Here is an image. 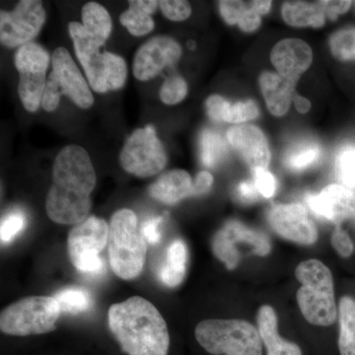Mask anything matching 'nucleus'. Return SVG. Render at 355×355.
<instances>
[{
    "instance_id": "37",
    "label": "nucleus",
    "mask_w": 355,
    "mask_h": 355,
    "mask_svg": "<svg viewBox=\"0 0 355 355\" xmlns=\"http://www.w3.org/2000/svg\"><path fill=\"white\" fill-rule=\"evenodd\" d=\"M26 225V217L20 210H13L2 218L0 239L2 244H8L15 239Z\"/></svg>"
},
{
    "instance_id": "20",
    "label": "nucleus",
    "mask_w": 355,
    "mask_h": 355,
    "mask_svg": "<svg viewBox=\"0 0 355 355\" xmlns=\"http://www.w3.org/2000/svg\"><path fill=\"white\" fill-rule=\"evenodd\" d=\"M193 182L188 172L175 169L159 177L148 189L154 200L167 205H176L193 196Z\"/></svg>"
},
{
    "instance_id": "7",
    "label": "nucleus",
    "mask_w": 355,
    "mask_h": 355,
    "mask_svg": "<svg viewBox=\"0 0 355 355\" xmlns=\"http://www.w3.org/2000/svg\"><path fill=\"white\" fill-rule=\"evenodd\" d=\"M108 243V223L99 217L89 216L74 226L67 238V252L72 265L85 275H101L104 263L100 253Z\"/></svg>"
},
{
    "instance_id": "23",
    "label": "nucleus",
    "mask_w": 355,
    "mask_h": 355,
    "mask_svg": "<svg viewBox=\"0 0 355 355\" xmlns=\"http://www.w3.org/2000/svg\"><path fill=\"white\" fill-rule=\"evenodd\" d=\"M323 156V147L314 139L292 142L282 154V164L288 171L301 173L315 167Z\"/></svg>"
},
{
    "instance_id": "31",
    "label": "nucleus",
    "mask_w": 355,
    "mask_h": 355,
    "mask_svg": "<svg viewBox=\"0 0 355 355\" xmlns=\"http://www.w3.org/2000/svg\"><path fill=\"white\" fill-rule=\"evenodd\" d=\"M331 55L340 62H355V28H343L329 40Z\"/></svg>"
},
{
    "instance_id": "14",
    "label": "nucleus",
    "mask_w": 355,
    "mask_h": 355,
    "mask_svg": "<svg viewBox=\"0 0 355 355\" xmlns=\"http://www.w3.org/2000/svg\"><path fill=\"white\" fill-rule=\"evenodd\" d=\"M226 140L243 162L252 170H268L272 151L265 132L253 123L233 125L226 132Z\"/></svg>"
},
{
    "instance_id": "12",
    "label": "nucleus",
    "mask_w": 355,
    "mask_h": 355,
    "mask_svg": "<svg viewBox=\"0 0 355 355\" xmlns=\"http://www.w3.org/2000/svg\"><path fill=\"white\" fill-rule=\"evenodd\" d=\"M268 221L277 234L288 241L300 245L314 244L318 230L308 210L301 203L273 205L268 214Z\"/></svg>"
},
{
    "instance_id": "25",
    "label": "nucleus",
    "mask_w": 355,
    "mask_h": 355,
    "mask_svg": "<svg viewBox=\"0 0 355 355\" xmlns=\"http://www.w3.org/2000/svg\"><path fill=\"white\" fill-rule=\"evenodd\" d=\"M188 250L182 240H175L167 250V257L161 268V282L168 287H177L183 282L186 277Z\"/></svg>"
},
{
    "instance_id": "15",
    "label": "nucleus",
    "mask_w": 355,
    "mask_h": 355,
    "mask_svg": "<svg viewBox=\"0 0 355 355\" xmlns=\"http://www.w3.org/2000/svg\"><path fill=\"white\" fill-rule=\"evenodd\" d=\"M306 203L315 216L336 226L355 222V191L343 184H329L320 193H308Z\"/></svg>"
},
{
    "instance_id": "33",
    "label": "nucleus",
    "mask_w": 355,
    "mask_h": 355,
    "mask_svg": "<svg viewBox=\"0 0 355 355\" xmlns=\"http://www.w3.org/2000/svg\"><path fill=\"white\" fill-rule=\"evenodd\" d=\"M336 179L340 184L355 190V146L340 147L335 159Z\"/></svg>"
},
{
    "instance_id": "21",
    "label": "nucleus",
    "mask_w": 355,
    "mask_h": 355,
    "mask_svg": "<svg viewBox=\"0 0 355 355\" xmlns=\"http://www.w3.org/2000/svg\"><path fill=\"white\" fill-rule=\"evenodd\" d=\"M258 331L266 355H302L298 345L279 336L277 313L270 306H261L259 310Z\"/></svg>"
},
{
    "instance_id": "5",
    "label": "nucleus",
    "mask_w": 355,
    "mask_h": 355,
    "mask_svg": "<svg viewBox=\"0 0 355 355\" xmlns=\"http://www.w3.org/2000/svg\"><path fill=\"white\" fill-rule=\"evenodd\" d=\"M195 336L212 355H263L260 333L244 320H205L198 324Z\"/></svg>"
},
{
    "instance_id": "10",
    "label": "nucleus",
    "mask_w": 355,
    "mask_h": 355,
    "mask_svg": "<svg viewBox=\"0 0 355 355\" xmlns=\"http://www.w3.org/2000/svg\"><path fill=\"white\" fill-rule=\"evenodd\" d=\"M46 21L43 2L22 0L12 11L0 13V41L7 48L32 43Z\"/></svg>"
},
{
    "instance_id": "47",
    "label": "nucleus",
    "mask_w": 355,
    "mask_h": 355,
    "mask_svg": "<svg viewBox=\"0 0 355 355\" xmlns=\"http://www.w3.org/2000/svg\"><path fill=\"white\" fill-rule=\"evenodd\" d=\"M354 3H355V2H354Z\"/></svg>"
},
{
    "instance_id": "4",
    "label": "nucleus",
    "mask_w": 355,
    "mask_h": 355,
    "mask_svg": "<svg viewBox=\"0 0 355 355\" xmlns=\"http://www.w3.org/2000/svg\"><path fill=\"white\" fill-rule=\"evenodd\" d=\"M108 245L114 275L125 280L139 277L146 263V241L132 210L114 212L109 225Z\"/></svg>"
},
{
    "instance_id": "24",
    "label": "nucleus",
    "mask_w": 355,
    "mask_h": 355,
    "mask_svg": "<svg viewBox=\"0 0 355 355\" xmlns=\"http://www.w3.org/2000/svg\"><path fill=\"white\" fill-rule=\"evenodd\" d=\"M221 231L235 247L237 243L249 245L251 246L252 253L257 256L265 257L270 254L272 250V245L268 236L261 231L248 227L242 222L228 221Z\"/></svg>"
},
{
    "instance_id": "45",
    "label": "nucleus",
    "mask_w": 355,
    "mask_h": 355,
    "mask_svg": "<svg viewBox=\"0 0 355 355\" xmlns=\"http://www.w3.org/2000/svg\"><path fill=\"white\" fill-rule=\"evenodd\" d=\"M327 16L329 20H336L338 16L347 13L352 6V1H336V0H324Z\"/></svg>"
},
{
    "instance_id": "13",
    "label": "nucleus",
    "mask_w": 355,
    "mask_h": 355,
    "mask_svg": "<svg viewBox=\"0 0 355 355\" xmlns=\"http://www.w3.org/2000/svg\"><path fill=\"white\" fill-rule=\"evenodd\" d=\"M181 46L171 37L156 36L142 44L133 60V76L140 81H148L173 67L182 57Z\"/></svg>"
},
{
    "instance_id": "35",
    "label": "nucleus",
    "mask_w": 355,
    "mask_h": 355,
    "mask_svg": "<svg viewBox=\"0 0 355 355\" xmlns=\"http://www.w3.org/2000/svg\"><path fill=\"white\" fill-rule=\"evenodd\" d=\"M187 95H188V84L182 76L168 77L161 86V101L169 106L179 104L183 101Z\"/></svg>"
},
{
    "instance_id": "28",
    "label": "nucleus",
    "mask_w": 355,
    "mask_h": 355,
    "mask_svg": "<svg viewBox=\"0 0 355 355\" xmlns=\"http://www.w3.org/2000/svg\"><path fill=\"white\" fill-rule=\"evenodd\" d=\"M227 140L216 130H203L200 139V155L202 165L207 168L216 167L227 155Z\"/></svg>"
},
{
    "instance_id": "43",
    "label": "nucleus",
    "mask_w": 355,
    "mask_h": 355,
    "mask_svg": "<svg viewBox=\"0 0 355 355\" xmlns=\"http://www.w3.org/2000/svg\"><path fill=\"white\" fill-rule=\"evenodd\" d=\"M236 197L238 198L240 202L251 203L258 200L260 193H259L253 180H251V181L247 180V181H242L241 183L238 184L237 189H236Z\"/></svg>"
},
{
    "instance_id": "36",
    "label": "nucleus",
    "mask_w": 355,
    "mask_h": 355,
    "mask_svg": "<svg viewBox=\"0 0 355 355\" xmlns=\"http://www.w3.org/2000/svg\"><path fill=\"white\" fill-rule=\"evenodd\" d=\"M128 65L125 60L116 53H108V76L107 85L109 91L123 88L127 81Z\"/></svg>"
},
{
    "instance_id": "17",
    "label": "nucleus",
    "mask_w": 355,
    "mask_h": 355,
    "mask_svg": "<svg viewBox=\"0 0 355 355\" xmlns=\"http://www.w3.org/2000/svg\"><path fill=\"white\" fill-rule=\"evenodd\" d=\"M51 71L58 77L64 95L69 96L79 108L88 109L92 107L94 96L69 51L62 46L55 49L51 55Z\"/></svg>"
},
{
    "instance_id": "22",
    "label": "nucleus",
    "mask_w": 355,
    "mask_h": 355,
    "mask_svg": "<svg viewBox=\"0 0 355 355\" xmlns=\"http://www.w3.org/2000/svg\"><path fill=\"white\" fill-rule=\"evenodd\" d=\"M282 20L293 28L324 27L328 20L324 0L322 1H286L282 3Z\"/></svg>"
},
{
    "instance_id": "44",
    "label": "nucleus",
    "mask_w": 355,
    "mask_h": 355,
    "mask_svg": "<svg viewBox=\"0 0 355 355\" xmlns=\"http://www.w3.org/2000/svg\"><path fill=\"white\" fill-rule=\"evenodd\" d=\"M214 184V177L207 171L198 173L193 182V196H202L209 193Z\"/></svg>"
},
{
    "instance_id": "16",
    "label": "nucleus",
    "mask_w": 355,
    "mask_h": 355,
    "mask_svg": "<svg viewBox=\"0 0 355 355\" xmlns=\"http://www.w3.org/2000/svg\"><path fill=\"white\" fill-rule=\"evenodd\" d=\"M270 58L275 72L284 78L298 83L312 65L314 53L310 44L303 40L284 38L272 46Z\"/></svg>"
},
{
    "instance_id": "27",
    "label": "nucleus",
    "mask_w": 355,
    "mask_h": 355,
    "mask_svg": "<svg viewBox=\"0 0 355 355\" xmlns=\"http://www.w3.org/2000/svg\"><path fill=\"white\" fill-rule=\"evenodd\" d=\"M340 355H355V299L343 296L338 306Z\"/></svg>"
},
{
    "instance_id": "38",
    "label": "nucleus",
    "mask_w": 355,
    "mask_h": 355,
    "mask_svg": "<svg viewBox=\"0 0 355 355\" xmlns=\"http://www.w3.org/2000/svg\"><path fill=\"white\" fill-rule=\"evenodd\" d=\"M159 7L163 15L167 19L174 22H181L188 19L193 11L190 2L184 0H163V1H159Z\"/></svg>"
},
{
    "instance_id": "39",
    "label": "nucleus",
    "mask_w": 355,
    "mask_h": 355,
    "mask_svg": "<svg viewBox=\"0 0 355 355\" xmlns=\"http://www.w3.org/2000/svg\"><path fill=\"white\" fill-rule=\"evenodd\" d=\"M62 95H64V91H62V86L58 83V77L51 71L48 80H46L41 106L46 112L55 111L60 105V98Z\"/></svg>"
},
{
    "instance_id": "34",
    "label": "nucleus",
    "mask_w": 355,
    "mask_h": 355,
    "mask_svg": "<svg viewBox=\"0 0 355 355\" xmlns=\"http://www.w3.org/2000/svg\"><path fill=\"white\" fill-rule=\"evenodd\" d=\"M212 250L216 258L220 260L228 270H234L239 263L240 256L237 248L226 237V235L219 230L214 236L212 241Z\"/></svg>"
},
{
    "instance_id": "9",
    "label": "nucleus",
    "mask_w": 355,
    "mask_h": 355,
    "mask_svg": "<svg viewBox=\"0 0 355 355\" xmlns=\"http://www.w3.org/2000/svg\"><path fill=\"white\" fill-rule=\"evenodd\" d=\"M50 62L48 51L33 42L16 51L14 64L19 72L18 94L23 106L30 113L38 111L41 106Z\"/></svg>"
},
{
    "instance_id": "26",
    "label": "nucleus",
    "mask_w": 355,
    "mask_h": 355,
    "mask_svg": "<svg viewBox=\"0 0 355 355\" xmlns=\"http://www.w3.org/2000/svg\"><path fill=\"white\" fill-rule=\"evenodd\" d=\"M83 25L96 43L104 46L112 33L113 23L108 10L97 2H88L83 6Z\"/></svg>"
},
{
    "instance_id": "11",
    "label": "nucleus",
    "mask_w": 355,
    "mask_h": 355,
    "mask_svg": "<svg viewBox=\"0 0 355 355\" xmlns=\"http://www.w3.org/2000/svg\"><path fill=\"white\" fill-rule=\"evenodd\" d=\"M69 31L76 57L83 65L91 88L98 93L109 92L107 85L109 51H102L103 46L89 36L80 23L70 22Z\"/></svg>"
},
{
    "instance_id": "30",
    "label": "nucleus",
    "mask_w": 355,
    "mask_h": 355,
    "mask_svg": "<svg viewBox=\"0 0 355 355\" xmlns=\"http://www.w3.org/2000/svg\"><path fill=\"white\" fill-rule=\"evenodd\" d=\"M128 10L121 13V24L127 28L128 31L135 37H142L153 31L155 23L153 15L142 10L135 0L128 2Z\"/></svg>"
},
{
    "instance_id": "19",
    "label": "nucleus",
    "mask_w": 355,
    "mask_h": 355,
    "mask_svg": "<svg viewBox=\"0 0 355 355\" xmlns=\"http://www.w3.org/2000/svg\"><path fill=\"white\" fill-rule=\"evenodd\" d=\"M296 85L297 83L284 78L277 72L270 70L261 72L259 86L266 108L273 116L282 118L288 113L296 94Z\"/></svg>"
},
{
    "instance_id": "29",
    "label": "nucleus",
    "mask_w": 355,
    "mask_h": 355,
    "mask_svg": "<svg viewBox=\"0 0 355 355\" xmlns=\"http://www.w3.org/2000/svg\"><path fill=\"white\" fill-rule=\"evenodd\" d=\"M53 298L60 306V313L78 315L86 312L92 305V297L85 288L79 286H69L58 291Z\"/></svg>"
},
{
    "instance_id": "8",
    "label": "nucleus",
    "mask_w": 355,
    "mask_h": 355,
    "mask_svg": "<svg viewBox=\"0 0 355 355\" xmlns=\"http://www.w3.org/2000/svg\"><path fill=\"white\" fill-rule=\"evenodd\" d=\"M120 162L125 172L139 178L155 176L164 169L167 153L153 125L137 128L130 135L121 149Z\"/></svg>"
},
{
    "instance_id": "32",
    "label": "nucleus",
    "mask_w": 355,
    "mask_h": 355,
    "mask_svg": "<svg viewBox=\"0 0 355 355\" xmlns=\"http://www.w3.org/2000/svg\"><path fill=\"white\" fill-rule=\"evenodd\" d=\"M260 116L259 105L253 99L241 100L235 103L227 101L224 110L222 123L238 125L257 120Z\"/></svg>"
},
{
    "instance_id": "40",
    "label": "nucleus",
    "mask_w": 355,
    "mask_h": 355,
    "mask_svg": "<svg viewBox=\"0 0 355 355\" xmlns=\"http://www.w3.org/2000/svg\"><path fill=\"white\" fill-rule=\"evenodd\" d=\"M253 175V181L260 196L266 198H272L277 189V179L273 176L272 173L268 170H258V171H254Z\"/></svg>"
},
{
    "instance_id": "1",
    "label": "nucleus",
    "mask_w": 355,
    "mask_h": 355,
    "mask_svg": "<svg viewBox=\"0 0 355 355\" xmlns=\"http://www.w3.org/2000/svg\"><path fill=\"white\" fill-rule=\"evenodd\" d=\"M96 173L83 147L70 144L55 157L53 183L46 200L51 220L64 225H77L87 219L96 186Z\"/></svg>"
},
{
    "instance_id": "3",
    "label": "nucleus",
    "mask_w": 355,
    "mask_h": 355,
    "mask_svg": "<svg viewBox=\"0 0 355 355\" xmlns=\"http://www.w3.org/2000/svg\"><path fill=\"white\" fill-rule=\"evenodd\" d=\"M296 279L301 284L296 297L303 317L315 326L328 327L338 316L330 268L316 259L299 263Z\"/></svg>"
},
{
    "instance_id": "2",
    "label": "nucleus",
    "mask_w": 355,
    "mask_h": 355,
    "mask_svg": "<svg viewBox=\"0 0 355 355\" xmlns=\"http://www.w3.org/2000/svg\"><path fill=\"white\" fill-rule=\"evenodd\" d=\"M110 330L128 355H168L170 336L157 308L133 296L116 303L108 312Z\"/></svg>"
},
{
    "instance_id": "42",
    "label": "nucleus",
    "mask_w": 355,
    "mask_h": 355,
    "mask_svg": "<svg viewBox=\"0 0 355 355\" xmlns=\"http://www.w3.org/2000/svg\"><path fill=\"white\" fill-rule=\"evenodd\" d=\"M163 221H164L163 216H156L147 219L142 224L140 230H141L144 239L149 244L155 245L160 242L161 237H162L161 227H162Z\"/></svg>"
},
{
    "instance_id": "46",
    "label": "nucleus",
    "mask_w": 355,
    "mask_h": 355,
    "mask_svg": "<svg viewBox=\"0 0 355 355\" xmlns=\"http://www.w3.org/2000/svg\"><path fill=\"white\" fill-rule=\"evenodd\" d=\"M292 104H293L296 112L301 114L309 113L311 108H312V104H311L310 100L300 94L294 95Z\"/></svg>"
},
{
    "instance_id": "6",
    "label": "nucleus",
    "mask_w": 355,
    "mask_h": 355,
    "mask_svg": "<svg viewBox=\"0 0 355 355\" xmlns=\"http://www.w3.org/2000/svg\"><path fill=\"white\" fill-rule=\"evenodd\" d=\"M62 314L50 296H30L9 305L0 315V329L6 335H43L55 329Z\"/></svg>"
},
{
    "instance_id": "41",
    "label": "nucleus",
    "mask_w": 355,
    "mask_h": 355,
    "mask_svg": "<svg viewBox=\"0 0 355 355\" xmlns=\"http://www.w3.org/2000/svg\"><path fill=\"white\" fill-rule=\"evenodd\" d=\"M331 245L343 258H349L354 251V245L352 238L340 226H336L331 235Z\"/></svg>"
},
{
    "instance_id": "18",
    "label": "nucleus",
    "mask_w": 355,
    "mask_h": 355,
    "mask_svg": "<svg viewBox=\"0 0 355 355\" xmlns=\"http://www.w3.org/2000/svg\"><path fill=\"white\" fill-rule=\"evenodd\" d=\"M272 7V2L268 0H222L218 2L219 13L224 22L230 26H238L247 34L258 31L263 16L270 12Z\"/></svg>"
}]
</instances>
